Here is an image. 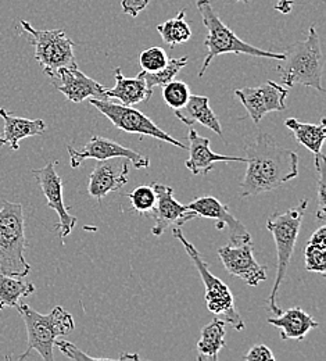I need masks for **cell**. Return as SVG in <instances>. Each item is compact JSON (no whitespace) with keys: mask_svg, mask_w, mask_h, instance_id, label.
<instances>
[{"mask_svg":"<svg viewBox=\"0 0 326 361\" xmlns=\"http://www.w3.org/2000/svg\"><path fill=\"white\" fill-rule=\"evenodd\" d=\"M115 87L113 90H107V99L120 100L124 106H134L149 100L153 94V90H149L146 81L138 75L135 78H127L123 75V70L120 67L114 68Z\"/></svg>","mask_w":326,"mask_h":361,"instance_id":"21","label":"cell"},{"mask_svg":"<svg viewBox=\"0 0 326 361\" xmlns=\"http://www.w3.org/2000/svg\"><path fill=\"white\" fill-rule=\"evenodd\" d=\"M278 61L277 71L280 73L282 84L287 87L300 84L321 93L325 92L322 87L325 57L315 25L310 27L307 39L286 47L283 59Z\"/></svg>","mask_w":326,"mask_h":361,"instance_id":"2","label":"cell"},{"mask_svg":"<svg viewBox=\"0 0 326 361\" xmlns=\"http://www.w3.org/2000/svg\"><path fill=\"white\" fill-rule=\"evenodd\" d=\"M32 282H24L15 276L0 274V310L15 307L21 298H27L35 292Z\"/></svg>","mask_w":326,"mask_h":361,"instance_id":"25","label":"cell"},{"mask_svg":"<svg viewBox=\"0 0 326 361\" xmlns=\"http://www.w3.org/2000/svg\"><path fill=\"white\" fill-rule=\"evenodd\" d=\"M293 6H294V0H280L275 4V10L282 14H289L293 10Z\"/></svg>","mask_w":326,"mask_h":361,"instance_id":"36","label":"cell"},{"mask_svg":"<svg viewBox=\"0 0 326 361\" xmlns=\"http://www.w3.org/2000/svg\"><path fill=\"white\" fill-rule=\"evenodd\" d=\"M54 346H57L60 349V352L63 355H65L68 359L71 360H111V359H103V357H94L91 355L84 353L82 350H80L75 345H73L71 342L67 341H57L54 342Z\"/></svg>","mask_w":326,"mask_h":361,"instance_id":"33","label":"cell"},{"mask_svg":"<svg viewBox=\"0 0 326 361\" xmlns=\"http://www.w3.org/2000/svg\"><path fill=\"white\" fill-rule=\"evenodd\" d=\"M173 233L184 245L190 260L193 262L194 267L201 276V281L206 288L204 299L207 309L215 316L225 317L227 322L232 325L233 329L243 331L246 325L239 312L234 309V299L230 286L210 271L208 264L204 262L199 250L185 238L181 226H174Z\"/></svg>","mask_w":326,"mask_h":361,"instance_id":"7","label":"cell"},{"mask_svg":"<svg viewBox=\"0 0 326 361\" xmlns=\"http://www.w3.org/2000/svg\"><path fill=\"white\" fill-rule=\"evenodd\" d=\"M197 10L203 18V24L207 28L208 34L204 41V46L207 47V56L204 63L199 71V77L201 78L207 71L211 61L221 54L225 53H234V54H247L251 57H261V59H271V60H282L283 51H268L260 47L246 44L242 41L232 30L222 23L218 13L214 10L211 0H197L196 1Z\"/></svg>","mask_w":326,"mask_h":361,"instance_id":"3","label":"cell"},{"mask_svg":"<svg viewBox=\"0 0 326 361\" xmlns=\"http://www.w3.org/2000/svg\"><path fill=\"white\" fill-rule=\"evenodd\" d=\"M190 94L192 93H190L187 84L182 81L173 80L171 82H168L163 87V97H164L165 103L174 110L184 107L187 104Z\"/></svg>","mask_w":326,"mask_h":361,"instance_id":"29","label":"cell"},{"mask_svg":"<svg viewBox=\"0 0 326 361\" xmlns=\"http://www.w3.org/2000/svg\"><path fill=\"white\" fill-rule=\"evenodd\" d=\"M150 0H123V11L131 17H138L140 13L149 6Z\"/></svg>","mask_w":326,"mask_h":361,"instance_id":"35","label":"cell"},{"mask_svg":"<svg viewBox=\"0 0 326 361\" xmlns=\"http://www.w3.org/2000/svg\"><path fill=\"white\" fill-rule=\"evenodd\" d=\"M187 209L194 212L199 217L213 219L217 221V229H230L231 245H242L251 242V235L234 216L231 214L230 207L222 204L218 199L213 196H201L187 204Z\"/></svg>","mask_w":326,"mask_h":361,"instance_id":"15","label":"cell"},{"mask_svg":"<svg viewBox=\"0 0 326 361\" xmlns=\"http://www.w3.org/2000/svg\"><path fill=\"white\" fill-rule=\"evenodd\" d=\"M307 206L308 199H303L296 207H291L284 213H275L267 221V228L272 233L277 245V276L268 299V307L277 316L282 313L278 306V292L286 276L291 255L294 252V246Z\"/></svg>","mask_w":326,"mask_h":361,"instance_id":"6","label":"cell"},{"mask_svg":"<svg viewBox=\"0 0 326 361\" xmlns=\"http://www.w3.org/2000/svg\"><path fill=\"white\" fill-rule=\"evenodd\" d=\"M20 24L30 34V44L35 49V59L47 77L53 80L58 70L77 66L75 44L63 30H37L25 20H21Z\"/></svg>","mask_w":326,"mask_h":361,"instance_id":"8","label":"cell"},{"mask_svg":"<svg viewBox=\"0 0 326 361\" xmlns=\"http://www.w3.org/2000/svg\"><path fill=\"white\" fill-rule=\"evenodd\" d=\"M89 103L94 106L104 117H107L117 130H121L128 134L151 136L163 142L171 143L180 149H184V150L187 149V146L184 143L168 135L157 124H154L146 114L134 109L132 106H124L118 103H111L110 100H99V99H89Z\"/></svg>","mask_w":326,"mask_h":361,"instance_id":"9","label":"cell"},{"mask_svg":"<svg viewBox=\"0 0 326 361\" xmlns=\"http://www.w3.org/2000/svg\"><path fill=\"white\" fill-rule=\"evenodd\" d=\"M189 159L185 161L187 170L193 176H207L218 161L243 163L244 157L217 154L210 149V139L199 135L193 128L189 131Z\"/></svg>","mask_w":326,"mask_h":361,"instance_id":"18","label":"cell"},{"mask_svg":"<svg viewBox=\"0 0 326 361\" xmlns=\"http://www.w3.org/2000/svg\"><path fill=\"white\" fill-rule=\"evenodd\" d=\"M232 1H237V3H246V4H249L251 0H232Z\"/></svg>","mask_w":326,"mask_h":361,"instance_id":"38","label":"cell"},{"mask_svg":"<svg viewBox=\"0 0 326 361\" xmlns=\"http://www.w3.org/2000/svg\"><path fill=\"white\" fill-rule=\"evenodd\" d=\"M56 164L57 161H49L45 167L32 170V174L46 197L49 207L58 216L57 228L60 229V239L64 240L77 226V217L71 216L64 204L63 180L56 171Z\"/></svg>","mask_w":326,"mask_h":361,"instance_id":"14","label":"cell"},{"mask_svg":"<svg viewBox=\"0 0 326 361\" xmlns=\"http://www.w3.org/2000/svg\"><path fill=\"white\" fill-rule=\"evenodd\" d=\"M244 360L256 361V360H275V356L272 355L271 349L265 345H254L246 355H244Z\"/></svg>","mask_w":326,"mask_h":361,"instance_id":"34","label":"cell"},{"mask_svg":"<svg viewBox=\"0 0 326 361\" xmlns=\"http://www.w3.org/2000/svg\"><path fill=\"white\" fill-rule=\"evenodd\" d=\"M132 209L140 214H147L156 204V192L151 185H142L128 195Z\"/></svg>","mask_w":326,"mask_h":361,"instance_id":"30","label":"cell"},{"mask_svg":"<svg viewBox=\"0 0 326 361\" xmlns=\"http://www.w3.org/2000/svg\"><path fill=\"white\" fill-rule=\"evenodd\" d=\"M20 316L23 317L28 335V348L20 360H24L32 350L38 352L45 361L54 360L53 348L58 336L68 335L74 331V318L63 307H54L49 314H41L28 305L15 306Z\"/></svg>","mask_w":326,"mask_h":361,"instance_id":"5","label":"cell"},{"mask_svg":"<svg viewBox=\"0 0 326 361\" xmlns=\"http://www.w3.org/2000/svg\"><path fill=\"white\" fill-rule=\"evenodd\" d=\"M225 321L214 318L210 324L201 328L200 341L197 343V360H218L221 349L227 345Z\"/></svg>","mask_w":326,"mask_h":361,"instance_id":"23","label":"cell"},{"mask_svg":"<svg viewBox=\"0 0 326 361\" xmlns=\"http://www.w3.org/2000/svg\"><path fill=\"white\" fill-rule=\"evenodd\" d=\"M284 126L293 133L296 140L308 149L314 156L322 154V146L326 139L325 120H322L320 124H306L296 118H287Z\"/></svg>","mask_w":326,"mask_h":361,"instance_id":"24","label":"cell"},{"mask_svg":"<svg viewBox=\"0 0 326 361\" xmlns=\"http://www.w3.org/2000/svg\"><path fill=\"white\" fill-rule=\"evenodd\" d=\"M244 154L247 170L240 183V197L275 190L299 176V154L282 147L270 134H258L244 146Z\"/></svg>","mask_w":326,"mask_h":361,"instance_id":"1","label":"cell"},{"mask_svg":"<svg viewBox=\"0 0 326 361\" xmlns=\"http://www.w3.org/2000/svg\"><path fill=\"white\" fill-rule=\"evenodd\" d=\"M0 117L4 121V140L11 150L20 149V142L30 136L42 135L46 131V123L44 120H28L15 117L0 109Z\"/></svg>","mask_w":326,"mask_h":361,"instance_id":"22","label":"cell"},{"mask_svg":"<svg viewBox=\"0 0 326 361\" xmlns=\"http://www.w3.org/2000/svg\"><path fill=\"white\" fill-rule=\"evenodd\" d=\"M187 11L181 10L174 18L167 20L165 23L157 25V32L161 35L163 42L171 47H177L178 45L187 44L192 38V30L190 25L185 20Z\"/></svg>","mask_w":326,"mask_h":361,"instance_id":"26","label":"cell"},{"mask_svg":"<svg viewBox=\"0 0 326 361\" xmlns=\"http://www.w3.org/2000/svg\"><path fill=\"white\" fill-rule=\"evenodd\" d=\"M306 270L326 274V226L318 228L308 240L304 250Z\"/></svg>","mask_w":326,"mask_h":361,"instance_id":"27","label":"cell"},{"mask_svg":"<svg viewBox=\"0 0 326 361\" xmlns=\"http://www.w3.org/2000/svg\"><path fill=\"white\" fill-rule=\"evenodd\" d=\"M268 324L280 329V338L283 341H303L310 331L320 326L313 317L300 307L289 309L278 314V317H270Z\"/></svg>","mask_w":326,"mask_h":361,"instance_id":"20","label":"cell"},{"mask_svg":"<svg viewBox=\"0 0 326 361\" xmlns=\"http://www.w3.org/2000/svg\"><path fill=\"white\" fill-rule=\"evenodd\" d=\"M51 81L58 92L74 103H82L87 99L108 100L106 94L107 88L89 78L78 66L58 70Z\"/></svg>","mask_w":326,"mask_h":361,"instance_id":"17","label":"cell"},{"mask_svg":"<svg viewBox=\"0 0 326 361\" xmlns=\"http://www.w3.org/2000/svg\"><path fill=\"white\" fill-rule=\"evenodd\" d=\"M130 160L125 157H113L107 160H97L94 171L91 173L88 192L97 199L99 203L108 193L121 189L128 182Z\"/></svg>","mask_w":326,"mask_h":361,"instance_id":"16","label":"cell"},{"mask_svg":"<svg viewBox=\"0 0 326 361\" xmlns=\"http://www.w3.org/2000/svg\"><path fill=\"white\" fill-rule=\"evenodd\" d=\"M25 220L21 203L3 200L0 209V274L24 278L31 266L25 260Z\"/></svg>","mask_w":326,"mask_h":361,"instance_id":"4","label":"cell"},{"mask_svg":"<svg viewBox=\"0 0 326 361\" xmlns=\"http://www.w3.org/2000/svg\"><path fill=\"white\" fill-rule=\"evenodd\" d=\"M217 253L227 271L247 285L257 286L267 279V267L261 266L253 255V242L221 246Z\"/></svg>","mask_w":326,"mask_h":361,"instance_id":"13","label":"cell"},{"mask_svg":"<svg viewBox=\"0 0 326 361\" xmlns=\"http://www.w3.org/2000/svg\"><path fill=\"white\" fill-rule=\"evenodd\" d=\"M151 186L156 192V204L150 212L154 219V226L151 228L154 236H161L167 229L182 226L187 221L199 217L194 212L187 209V206L175 200L174 189L171 186L158 182H153Z\"/></svg>","mask_w":326,"mask_h":361,"instance_id":"11","label":"cell"},{"mask_svg":"<svg viewBox=\"0 0 326 361\" xmlns=\"http://www.w3.org/2000/svg\"><path fill=\"white\" fill-rule=\"evenodd\" d=\"M234 94L244 106L249 117L257 126L267 113L283 111L287 109L286 97L289 90L274 81H267L260 87L236 90Z\"/></svg>","mask_w":326,"mask_h":361,"instance_id":"10","label":"cell"},{"mask_svg":"<svg viewBox=\"0 0 326 361\" xmlns=\"http://www.w3.org/2000/svg\"><path fill=\"white\" fill-rule=\"evenodd\" d=\"M187 56L185 57H180V59H171L168 60L167 66L164 68H161L160 71L156 73H147V71H140L138 75H140L144 81L149 90H153L154 87H164L165 84L171 82L173 80L177 78L178 73L187 67Z\"/></svg>","mask_w":326,"mask_h":361,"instance_id":"28","label":"cell"},{"mask_svg":"<svg viewBox=\"0 0 326 361\" xmlns=\"http://www.w3.org/2000/svg\"><path fill=\"white\" fill-rule=\"evenodd\" d=\"M67 150L70 154V164L73 169H78L88 159L107 160L113 157H125L138 170L147 169L150 166V161L146 156L140 154L135 150H131L111 139L101 137V136H92V139L80 150L74 149L70 145L67 146Z\"/></svg>","mask_w":326,"mask_h":361,"instance_id":"12","label":"cell"},{"mask_svg":"<svg viewBox=\"0 0 326 361\" xmlns=\"http://www.w3.org/2000/svg\"><path fill=\"white\" fill-rule=\"evenodd\" d=\"M314 164L318 171V210H317V219L320 221H325L326 203H325V167L326 159L322 154L314 156Z\"/></svg>","mask_w":326,"mask_h":361,"instance_id":"32","label":"cell"},{"mask_svg":"<svg viewBox=\"0 0 326 361\" xmlns=\"http://www.w3.org/2000/svg\"><path fill=\"white\" fill-rule=\"evenodd\" d=\"M4 145H6V140H4L3 136L0 135V149H1Z\"/></svg>","mask_w":326,"mask_h":361,"instance_id":"37","label":"cell"},{"mask_svg":"<svg viewBox=\"0 0 326 361\" xmlns=\"http://www.w3.org/2000/svg\"><path fill=\"white\" fill-rule=\"evenodd\" d=\"M168 60L170 59H168L165 50L158 46L144 49L139 56L142 71H147V73L160 71L161 68H164L167 66Z\"/></svg>","mask_w":326,"mask_h":361,"instance_id":"31","label":"cell"},{"mask_svg":"<svg viewBox=\"0 0 326 361\" xmlns=\"http://www.w3.org/2000/svg\"><path fill=\"white\" fill-rule=\"evenodd\" d=\"M175 116L187 127H192L193 124L199 123L204 126L206 128L211 130L217 135L224 137L222 127L210 107V100L207 96H199V94H190L187 104L181 109L175 110Z\"/></svg>","mask_w":326,"mask_h":361,"instance_id":"19","label":"cell"}]
</instances>
